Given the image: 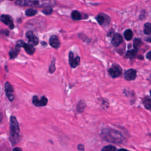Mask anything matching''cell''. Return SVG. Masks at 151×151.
Instances as JSON below:
<instances>
[{
    "mask_svg": "<svg viewBox=\"0 0 151 151\" xmlns=\"http://www.w3.org/2000/svg\"><path fill=\"white\" fill-rule=\"evenodd\" d=\"M100 136L104 140L113 143L119 144L124 140V137L120 132L111 129H103Z\"/></svg>",
    "mask_w": 151,
    "mask_h": 151,
    "instance_id": "obj_1",
    "label": "cell"
},
{
    "mask_svg": "<svg viewBox=\"0 0 151 151\" xmlns=\"http://www.w3.org/2000/svg\"><path fill=\"white\" fill-rule=\"evenodd\" d=\"M19 127L16 118L11 116L10 118V140L15 144L18 141Z\"/></svg>",
    "mask_w": 151,
    "mask_h": 151,
    "instance_id": "obj_2",
    "label": "cell"
},
{
    "mask_svg": "<svg viewBox=\"0 0 151 151\" xmlns=\"http://www.w3.org/2000/svg\"><path fill=\"white\" fill-rule=\"evenodd\" d=\"M122 70L121 67L117 64L113 65L112 67L109 70V73L113 78H116L120 76L122 74Z\"/></svg>",
    "mask_w": 151,
    "mask_h": 151,
    "instance_id": "obj_3",
    "label": "cell"
},
{
    "mask_svg": "<svg viewBox=\"0 0 151 151\" xmlns=\"http://www.w3.org/2000/svg\"><path fill=\"white\" fill-rule=\"evenodd\" d=\"M1 21L5 24V25H8L10 29H13L14 28V24L13 23V21L12 18L8 15H2L0 17Z\"/></svg>",
    "mask_w": 151,
    "mask_h": 151,
    "instance_id": "obj_4",
    "label": "cell"
},
{
    "mask_svg": "<svg viewBox=\"0 0 151 151\" xmlns=\"http://www.w3.org/2000/svg\"><path fill=\"white\" fill-rule=\"evenodd\" d=\"M26 37L28 40V44L32 46H35L38 44V39L32 31H28L26 34Z\"/></svg>",
    "mask_w": 151,
    "mask_h": 151,
    "instance_id": "obj_5",
    "label": "cell"
},
{
    "mask_svg": "<svg viewBox=\"0 0 151 151\" xmlns=\"http://www.w3.org/2000/svg\"><path fill=\"white\" fill-rule=\"evenodd\" d=\"M80 57H77L76 58H74V54L72 52H70L69 53V63L71 65V67L75 68L80 63Z\"/></svg>",
    "mask_w": 151,
    "mask_h": 151,
    "instance_id": "obj_6",
    "label": "cell"
},
{
    "mask_svg": "<svg viewBox=\"0 0 151 151\" xmlns=\"http://www.w3.org/2000/svg\"><path fill=\"white\" fill-rule=\"evenodd\" d=\"M136 77V71L133 68L127 70L124 73L125 79L129 81L135 79Z\"/></svg>",
    "mask_w": 151,
    "mask_h": 151,
    "instance_id": "obj_7",
    "label": "cell"
},
{
    "mask_svg": "<svg viewBox=\"0 0 151 151\" xmlns=\"http://www.w3.org/2000/svg\"><path fill=\"white\" fill-rule=\"evenodd\" d=\"M49 42H50V45L54 48H58L60 45V42L58 37L57 35H54L51 36V37L50 38V40H49Z\"/></svg>",
    "mask_w": 151,
    "mask_h": 151,
    "instance_id": "obj_8",
    "label": "cell"
},
{
    "mask_svg": "<svg viewBox=\"0 0 151 151\" xmlns=\"http://www.w3.org/2000/svg\"><path fill=\"white\" fill-rule=\"evenodd\" d=\"M123 41V38L119 34H116L112 38L111 40V44L115 46H119Z\"/></svg>",
    "mask_w": 151,
    "mask_h": 151,
    "instance_id": "obj_9",
    "label": "cell"
},
{
    "mask_svg": "<svg viewBox=\"0 0 151 151\" xmlns=\"http://www.w3.org/2000/svg\"><path fill=\"white\" fill-rule=\"evenodd\" d=\"M34 46L31 45L29 44H26L25 42L24 43L22 47L24 48L25 51L29 55H32L35 52V48L33 47Z\"/></svg>",
    "mask_w": 151,
    "mask_h": 151,
    "instance_id": "obj_10",
    "label": "cell"
},
{
    "mask_svg": "<svg viewBox=\"0 0 151 151\" xmlns=\"http://www.w3.org/2000/svg\"><path fill=\"white\" fill-rule=\"evenodd\" d=\"M19 47H18V46L16 45L15 49H12L9 52L10 58L12 59V58H15L17 56V55L19 52Z\"/></svg>",
    "mask_w": 151,
    "mask_h": 151,
    "instance_id": "obj_11",
    "label": "cell"
},
{
    "mask_svg": "<svg viewBox=\"0 0 151 151\" xmlns=\"http://www.w3.org/2000/svg\"><path fill=\"white\" fill-rule=\"evenodd\" d=\"M143 103L146 109H149L151 108V99L148 96L144 97L143 100Z\"/></svg>",
    "mask_w": 151,
    "mask_h": 151,
    "instance_id": "obj_12",
    "label": "cell"
},
{
    "mask_svg": "<svg viewBox=\"0 0 151 151\" xmlns=\"http://www.w3.org/2000/svg\"><path fill=\"white\" fill-rule=\"evenodd\" d=\"M71 18L74 20H79L82 18V16L77 11H73L71 12Z\"/></svg>",
    "mask_w": 151,
    "mask_h": 151,
    "instance_id": "obj_13",
    "label": "cell"
},
{
    "mask_svg": "<svg viewBox=\"0 0 151 151\" xmlns=\"http://www.w3.org/2000/svg\"><path fill=\"white\" fill-rule=\"evenodd\" d=\"M136 53H137V50L134 49V50H132L128 51L126 52V57L129 58L130 59H133L135 57Z\"/></svg>",
    "mask_w": 151,
    "mask_h": 151,
    "instance_id": "obj_14",
    "label": "cell"
},
{
    "mask_svg": "<svg viewBox=\"0 0 151 151\" xmlns=\"http://www.w3.org/2000/svg\"><path fill=\"white\" fill-rule=\"evenodd\" d=\"M124 36L126 40H128V41L130 40L133 37V33H132V30H130L129 29H126L124 32Z\"/></svg>",
    "mask_w": 151,
    "mask_h": 151,
    "instance_id": "obj_15",
    "label": "cell"
},
{
    "mask_svg": "<svg viewBox=\"0 0 151 151\" xmlns=\"http://www.w3.org/2000/svg\"><path fill=\"white\" fill-rule=\"evenodd\" d=\"M5 90L6 93H12L14 92V88L9 83L6 82L5 84Z\"/></svg>",
    "mask_w": 151,
    "mask_h": 151,
    "instance_id": "obj_16",
    "label": "cell"
},
{
    "mask_svg": "<svg viewBox=\"0 0 151 151\" xmlns=\"http://www.w3.org/2000/svg\"><path fill=\"white\" fill-rule=\"evenodd\" d=\"M144 32L146 35H149L151 33V24L147 22L144 25Z\"/></svg>",
    "mask_w": 151,
    "mask_h": 151,
    "instance_id": "obj_17",
    "label": "cell"
},
{
    "mask_svg": "<svg viewBox=\"0 0 151 151\" xmlns=\"http://www.w3.org/2000/svg\"><path fill=\"white\" fill-rule=\"evenodd\" d=\"M86 106V104L83 100H81L78 102L77 104V110L79 112H82L84 110V109Z\"/></svg>",
    "mask_w": 151,
    "mask_h": 151,
    "instance_id": "obj_18",
    "label": "cell"
},
{
    "mask_svg": "<svg viewBox=\"0 0 151 151\" xmlns=\"http://www.w3.org/2000/svg\"><path fill=\"white\" fill-rule=\"evenodd\" d=\"M37 12V11L36 9H28L25 11V15L28 17H31L33 15H35Z\"/></svg>",
    "mask_w": 151,
    "mask_h": 151,
    "instance_id": "obj_19",
    "label": "cell"
},
{
    "mask_svg": "<svg viewBox=\"0 0 151 151\" xmlns=\"http://www.w3.org/2000/svg\"><path fill=\"white\" fill-rule=\"evenodd\" d=\"M116 148L113 145H107L103 147L101 151H116Z\"/></svg>",
    "mask_w": 151,
    "mask_h": 151,
    "instance_id": "obj_20",
    "label": "cell"
},
{
    "mask_svg": "<svg viewBox=\"0 0 151 151\" xmlns=\"http://www.w3.org/2000/svg\"><path fill=\"white\" fill-rule=\"evenodd\" d=\"M96 20L97 21L98 23L100 25H103V24H104V21H105V17L103 15L100 14L96 17Z\"/></svg>",
    "mask_w": 151,
    "mask_h": 151,
    "instance_id": "obj_21",
    "label": "cell"
},
{
    "mask_svg": "<svg viewBox=\"0 0 151 151\" xmlns=\"http://www.w3.org/2000/svg\"><path fill=\"white\" fill-rule=\"evenodd\" d=\"M142 45V41L139 38H135L134 40V48L135 50H137Z\"/></svg>",
    "mask_w": 151,
    "mask_h": 151,
    "instance_id": "obj_22",
    "label": "cell"
},
{
    "mask_svg": "<svg viewBox=\"0 0 151 151\" xmlns=\"http://www.w3.org/2000/svg\"><path fill=\"white\" fill-rule=\"evenodd\" d=\"M55 60L54 58L52 60V61H51L50 68H49V71H50V73H54V71L55 70Z\"/></svg>",
    "mask_w": 151,
    "mask_h": 151,
    "instance_id": "obj_23",
    "label": "cell"
},
{
    "mask_svg": "<svg viewBox=\"0 0 151 151\" xmlns=\"http://www.w3.org/2000/svg\"><path fill=\"white\" fill-rule=\"evenodd\" d=\"M32 103L35 106H40V100L38 99V97L37 96H34L32 97Z\"/></svg>",
    "mask_w": 151,
    "mask_h": 151,
    "instance_id": "obj_24",
    "label": "cell"
},
{
    "mask_svg": "<svg viewBox=\"0 0 151 151\" xmlns=\"http://www.w3.org/2000/svg\"><path fill=\"white\" fill-rule=\"evenodd\" d=\"M42 12L45 15H50L52 12V9L51 7H47V8H45L44 9H43L42 11Z\"/></svg>",
    "mask_w": 151,
    "mask_h": 151,
    "instance_id": "obj_25",
    "label": "cell"
},
{
    "mask_svg": "<svg viewBox=\"0 0 151 151\" xmlns=\"http://www.w3.org/2000/svg\"><path fill=\"white\" fill-rule=\"evenodd\" d=\"M47 101H48L47 99L45 97L42 96L40 99V106H45L47 104Z\"/></svg>",
    "mask_w": 151,
    "mask_h": 151,
    "instance_id": "obj_26",
    "label": "cell"
},
{
    "mask_svg": "<svg viewBox=\"0 0 151 151\" xmlns=\"http://www.w3.org/2000/svg\"><path fill=\"white\" fill-rule=\"evenodd\" d=\"M26 2H27V0H17L16 4L18 5L26 6Z\"/></svg>",
    "mask_w": 151,
    "mask_h": 151,
    "instance_id": "obj_27",
    "label": "cell"
},
{
    "mask_svg": "<svg viewBox=\"0 0 151 151\" xmlns=\"http://www.w3.org/2000/svg\"><path fill=\"white\" fill-rule=\"evenodd\" d=\"M6 95L8 97V99L10 100V101H12L14 99V96L13 95L12 93H6Z\"/></svg>",
    "mask_w": 151,
    "mask_h": 151,
    "instance_id": "obj_28",
    "label": "cell"
},
{
    "mask_svg": "<svg viewBox=\"0 0 151 151\" xmlns=\"http://www.w3.org/2000/svg\"><path fill=\"white\" fill-rule=\"evenodd\" d=\"M146 58H147L149 60L151 61V51H149V52H148L146 54Z\"/></svg>",
    "mask_w": 151,
    "mask_h": 151,
    "instance_id": "obj_29",
    "label": "cell"
},
{
    "mask_svg": "<svg viewBox=\"0 0 151 151\" xmlns=\"http://www.w3.org/2000/svg\"><path fill=\"white\" fill-rule=\"evenodd\" d=\"M77 148L80 150H84V146L83 145H81V144H80V145H78Z\"/></svg>",
    "mask_w": 151,
    "mask_h": 151,
    "instance_id": "obj_30",
    "label": "cell"
},
{
    "mask_svg": "<svg viewBox=\"0 0 151 151\" xmlns=\"http://www.w3.org/2000/svg\"><path fill=\"white\" fill-rule=\"evenodd\" d=\"M13 151H22V149L19 147H15L14 149H13Z\"/></svg>",
    "mask_w": 151,
    "mask_h": 151,
    "instance_id": "obj_31",
    "label": "cell"
},
{
    "mask_svg": "<svg viewBox=\"0 0 151 151\" xmlns=\"http://www.w3.org/2000/svg\"><path fill=\"white\" fill-rule=\"evenodd\" d=\"M2 113H0V123L2 121Z\"/></svg>",
    "mask_w": 151,
    "mask_h": 151,
    "instance_id": "obj_32",
    "label": "cell"
},
{
    "mask_svg": "<svg viewBox=\"0 0 151 151\" xmlns=\"http://www.w3.org/2000/svg\"><path fill=\"white\" fill-rule=\"evenodd\" d=\"M118 151H128V150H126V149H119Z\"/></svg>",
    "mask_w": 151,
    "mask_h": 151,
    "instance_id": "obj_33",
    "label": "cell"
},
{
    "mask_svg": "<svg viewBox=\"0 0 151 151\" xmlns=\"http://www.w3.org/2000/svg\"><path fill=\"white\" fill-rule=\"evenodd\" d=\"M150 96H151V90H150Z\"/></svg>",
    "mask_w": 151,
    "mask_h": 151,
    "instance_id": "obj_34",
    "label": "cell"
},
{
    "mask_svg": "<svg viewBox=\"0 0 151 151\" xmlns=\"http://www.w3.org/2000/svg\"><path fill=\"white\" fill-rule=\"evenodd\" d=\"M10 1H14V0H10Z\"/></svg>",
    "mask_w": 151,
    "mask_h": 151,
    "instance_id": "obj_35",
    "label": "cell"
},
{
    "mask_svg": "<svg viewBox=\"0 0 151 151\" xmlns=\"http://www.w3.org/2000/svg\"><path fill=\"white\" fill-rule=\"evenodd\" d=\"M150 78H151V76H150Z\"/></svg>",
    "mask_w": 151,
    "mask_h": 151,
    "instance_id": "obj_36",
    "label": "cell"
}]
</instances>
